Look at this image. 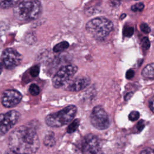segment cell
<instances>
[{"instance_id": "cell-33", "label": "cell", "mask_w": 154, "mask_h": 154, "mask_svg": "<svg viewBox=\"0 0 154 154\" xmlns=\"http://www.w3.org/2000/svg\"><path fill=\"white\" fill-rule=\"evenodd\" d=\"M116 154H122V153H116Z\"/></svg>"}, {"instance_id": "cell-34", "label": "cell", "mask_w": 154, "mask_h": 154, "mask_svg": "<svg viewBox=\"0 0 154 154\" xmlns=\"http://www.w3.org/2000/svg\"><path fill=\"white\" fill-rule=\"evenodd\" d=\"M0 154H1V152H0Z\"/></svg>"}, {"instance_id": "cell-10", "label": "cell", "mask_w": 154, "mask_h": 154, "mask_svg": "<svg viewBox=\"0 0 154 154\" xmlns=\"http://www.w3.org/2000/svg\"><path fill=\"white\" fill-rule=\"evenodd\" d=\"M23 99L21 93L13 89L5 90L1 96V103L6 108H13L21 102Z\"/></svg>"}, {"instance_id": "cell-7", "label": "cell", "mask_w": 154, "mask_h": 154, "mask_svg": "<svg viewBox=\"0 0 154 154\" xmlns=\"http://www.w3.org/2000/svg\"><path fill=\"white\" fill-rule=\"evenodd\" d=\"M20 113L16 110H11L0 114V136L7 134L18 122Z\"/></svg>"}, {"instance_id": "cell-18", "label": "cell", "mask_w": 154, "mask_h": 154, "mask_svg": "<svg viewBox=\"0 0 154 154\" xmlns=\"http://www.w3.org/2000/svg\"><path fill=\"white\" fill-rule=\"evenodd\" d=\"M123 36L126 37H131L134 34V28L132 27L126 26L124 27V29L123 30Z\"/></svg>"}, {"instance_id": "cell-16", "label": "cell", "mask_w": 154, "mask_h": 154, "mask_svg": "<svg viewBox=\"0 0 154 154\" xmlns=\"http://www.w3.org/2000/svg\"><path fill=\"white\" fill-rule=\"evenodd\" d=\"M80 125V120L75 119L73 121L68 127L67 128V132L69 134H72L76 131Z\"/></svg>"}, {"instance_id": "cell-20", "label": "cell", "mask_w": 154, "mask_h": 154, "mask_svg": "<svg viewBox=\"0 0 154 154\" xmlns=\"http://www.w3.org/2000/svg\"><path fill=\"white\" fill-rule=\"evenodd\" d=\"M140 113L137 111H132L129 114V119L131 121H136L139 119Z\"/></svg>"}, {"instance_id": "cell-28", "label": "cell", "mask_w": 154, "mask_h": 154, "mask_svg": "<svg viewBox=\"0 0 154 154\" xmlns=\"http://www.w3.org/2000/svg\"><path fill=\"white\" fill-rule=\"evenodd\" d=\"M112 4L115 6H119L121 4V0H110Z\"/></svg>"}, {"instance_id": "cell-3", "label": "cell", "mask_w": 154, "mask_h": 154, "mask_svg": "<svg viewBox=\"0 0 154 154\" xmlns=\"http://www.w3.org/2000/svg\"><path fill=\"white\" fill-rule=\"evenodd\" d=\"M87 31L96 39H103L113 30V24L109 19L104 17H95L89 21L86 25Z\"/></svg>"}, {"instance_id": "cell-6", "label": "cell", "mask_w": 154, "mask_h": 154, "mask_svg": "<svg viewBox=\"0 0 154 154\" xmlns=\"http://www.w3.org/2000/svg\"><path fill=\"white\" fill-rule=\"evenodd\" d=\"M91 124L97 129L104 130L107 129L110 124L108 115L101 106L93 108L90 116Z\"/></svg>"}, {"instance_id": "cell-15", "label": "cell", "mask_w": 154, "mask_h": 154, "mask_svg": "<svg viewBox=\"0 0 154 154\" xmlns=\"http://www.w3.org/2000/svg\"><path fill=\"white\" fill-rule=\"evenodd\" d=\"M69 43L68 42L63 41L55 45L53 48V51L56 53L61 52L69 48Z\"/></svg>"}, {"instance_id": "cell-19", "label": "cell", "mask_w": 154, "mask_h": 154, "mask_svg": "<svg viewBox=\"0 0 154 154\" xmlns=\"http://www.w3.org/2000/svg\"><path fill=\"white\" fill-rule=\"evenodd\" d=\"M141 45H142V48H143V49L144 51H147L149 49L150 44V41L149 40V38L147 37H144L143 38V39L142 40Z\"/></svg>"}, {"instance_id": "cell-32", "label": "cell", "mask_w": 154, "mask_h": 154, "mask_svg": "<svg viewBox=\"0 0 154 154\" xmlns=\"http://www.w3.org/2000/svg\"><path fill=\"white\" fill-rule=\"evenodd\" d=\"M126 14H122V16H121V19H123V17H126Z\"/></svg>"}, {"instance_id": "cell-31", "label": "cell", "mask_w": 154, "mask_h": 154, "mask_svg": "<svg viewBox=\"0 0 154 154\" xmlns=\"http://www.w3.org/2000/svg\"><path fill=\"white\" fill-rule=\"evenodd\" d=\"M93 154H105L104 152H102V151H101V150H100V151H98V152H96V153H93Z\"/></svg>"}, {"instance_id": "cell-9", "label": "cell", "mask_w": 154, "mask_h": 154, "mask_svg": "<svg viewBox=\"0 0 154 154\" xmlns=\"http://www.w3.org/2000/svg\"><path fill=\"white\" fill-rule=\"evenodd\" d=\"M81 150L83 154H93L101 150L98 138L93 134H88L82 140Z\"/></svg>"}, {"instance_id": "cell-30", "label": "cell", "mask_w": 154, "mask_h": 154, "mask_svg": "<svg viewBox=\"0 0 154 154\" xmlns=\"http://www.w3.org/2000/svg\"><path fill=\"white\" fill-rule=\"evenodd\" d=\"M2 72H3V65L1 63H0V75H1Z\"/></svg>"}, {"instance_id": "cell-8", "label": "cell", "mask_w": 154, "mask_h": 154, "mask_svg": "<svg viewBox=\"0 0 154 154\" xmlns=\"http://www.w3.org/2000/svg\"><path fill=\"white\" fill-rule=\"evenodd\" d=\"M23 55L13 48L6 49L1 55V60L6 68L12 69L21 64Z\"/></svg>"}, {"instance_id": "cell-26", "label": "cell", "mask_w": 154, "mask_h": 154, "mask_svg": "<svg viewBox=\"0 0 154 154\" xmlns=\"http://www.w3.org/2000/svg\"><path fill=\"white\" fill-rule=\"evenodd\" d=\"M134 76V71L132 69H129L126 72V78L128 80L132 78Z\"/></svg>"}, {"instance_id": "cell-23", "label": "cell", "mask_w": 154, "mask_h": 154, "mask_svg": "<svg viewBox=\"0 0 154 154\" xmlns=\"http://www.w3.org/2000/svg\"><path fill=\"white\" fill-rule=\"evenodd\" d=\"M140 30L142 32L145 33H146V34H148L150 32L151 30H150V28L149 27V26L146 24V23H142L140 25Z\"/></svg>"}, {"instance_id": "cell-4", "label": "cell", "mask_w": 154, "mask_h": 154, "mask_svg": "<svg viewBox=\"0 0 154 154\" xmlns=\"http://www.w3.org/2000/svg\"><path fill=\"white\" fill-rule=\"evenodd\" d=\"M76 112L77 108L75 105H69L59 111L48 115L45 118V122L51 127H62L73 119Z\"/></svg>"}, {"instance_id": "cell-17", "label": "cell", "mask_w": 154, "mask_h": 154, "mask_svg": "<svg viewBox=\"0 0 154 154\" xmlns=\"http://www.w3.org/2000/svg\"><path fill=\"white\" fill-rule=\"evenodd\" d=\"M41 90L39 87H38L36 84H32L29 88V92L33 96H36L40 93Z\"/></svg>"}, {"instance_id": "cell-21", "label": "cell", "mask_w": 154, "mask_h": 154, "mask_svg": "<svg viewBox=\"0 0 154 154\" xmlns=\"http://www.w3.org/2000/svg\"><path fill=\"white\" fill-rule=\"evenodd\" d=\"M144 7H145L144 4L142 3H139L133 5L131 7V10L133 12H140L143 10Z\"/></svg>"}, {"instance_id": "cell-25", "label": "cell", "mask_w": 154, "mask_h": 154, "mask_svg": "<svg viewBox=\"0 0 154 154\" xmlns=\"http://www.w3.org/2000/svg\"><path fill=\"white\" fill-rule=\"evenodd\" d=\"M140 154H154V150L147 147L142 150Z\"/></svg>"}, {"instance_id": "cell-13", "label": "cell", "mask_w": 154, "mask_h": 154, "mask_svg": "<svg viewBox=\"0 0 154 154\" xmlns=\"http://www.w3.org/2000/svg\"><path fill=\"white\" fill-rule=\"evenodd\" d=\"M20 0H0V8L7 9L16 6Z\"/></svg>"}, {"instance_id": "cell-14", "label": "cell", "mask_w": 154, "mask_h": 154, "mask_svg": "<svg viewBox=\"0 0 154 154\" xmlns=\"http://www.w3.org/2000/svg\"><path fill=\"white\" fill-rule=\"evenodd\" d=\"M44 143L48 147H52L55 145V140L54 138V134L52 133V132H51L45 137Z\"/></svg>"}, {"instance_id": "cell-1", "label": "cell", "mask_w": 154, "mask_h": 154, "mask_svg": "<svg viewBox=\"0 0 154 154\" xmlns=\"http://www.w3.org/2000/svg\"><path fill=\"white\" fill-rule=\"evenodd\" d=\"M8 145L9 149L18 154H34L39 148L40 142L34 128L21 126L10 134Z\"/></svg>"}, {"instance_id": "cell-2", "label": "cell", "mask_w": 154, "mask_h": 154, "mask_svg": "<svg viewBox=\"0 0 154 154\" xmlns=\"http://www.w3.org/2000/svg\"><path fill=\"white\" fill-rule=\"evenodd\" d=\"M42 6L38 0H23L13 9L15 17L21 21H31L41 15Z\"/></svg>"}, {"instance_id": "cell-5", "label": "cell", "mask_w": 154, "mask_h": 154, "mask_svg": "<svg viewBox=\"0 0 154 154\" xmlns=\"http://www.w3.org/2000/svg\"><path fill=\"white\" fill-rule=\"evenodd\" d=\"M78 71V67L75 65H69L61 68L54 75L52 80L53 86L59 89L63 87Z\"/></svg>"}, {"instance_id": "cell-24", "label": "cell", "mask_w": 154, "mask_h": 154, "mask_svg": "<svg viewBox=\"0 0 154 154\" xmlns=\"http://www.w3.org/2000/svg\"><path fill=\"white\" fill-rule=\"evenodd\" d=\"M149 107L150 110L154 113V94L149 99Z\"/></svg>"}, {"instance_id": "cell-27", "label": "cell", "mask_w": 154, "mask_h": 154, "mask_svg": "<svg viewBox=\"0 0 154 154\" xmlns=\"http://www.w3.org/2000/svg\"><path fill=\"white\" fill-rule=\"evenodd\" d=\"M144 128H145L144 122L143 121H141L140 122H139V123L137 125V129H138L139 131H141Z\"/></svg>"}, {"instance_id": "cell-11", "label": "cell", "mask_w": 154, "mask_h": 154, "mask_svg": "<svg viewBox=\"0 0 154 154\" xmlns=\"http://www.w3.org/2000/svg\"><path fill=\"white\" fill-rule=\"evenodd\" d=\"M90 82L89 77H76L74 79H70L64 86H65V90L68 91L79 92L88 86Z\"/></svg>"}, {"instance_id": "cell-22", "label": "cell", "mask_w": 154, "mask_h": 154, "mask_svg": "<svg viewBox=\"0 0 154 154\" xmlns=\"http://www.w3.org/2000/svg\"><path fill=\"white\" fill-rule=\"evenodd\" d=\"M39 71H40V68L39 66L36 65L33 66L31 69H30V75L33 76V77H36L37 76H38V73H39Z\"/></svg>"}, {"instance_id": "cell-12", "label": "cell", "mask_w": 154, "mask_h": 154, "mask_svg": "<svg viewBox=\"0 0 154 154\" xmlns=\"http://www.w3.org/2000/svg\"><path fill=\"white\" fill-rule=\"evenodd\" d=\"M142 75L145 78L154 79V63H150L146 66L142 70Z\"/></svg>"}, {"instance_id": "cell-29", "label": "cell", "mask_w": 154, "mask_h": 154, "mask_svg": "<svg viewBox=\"0 0 154 154\" xmlns=\"http://www.w3.org/2000/svg\"><path fill=\"white\" fill-rule=\"evenodd\" d=\"M4 154H18V153H16L15 152H14L10 149H9L7 151H6V152Z\"/></svg>"}]
</instances>
